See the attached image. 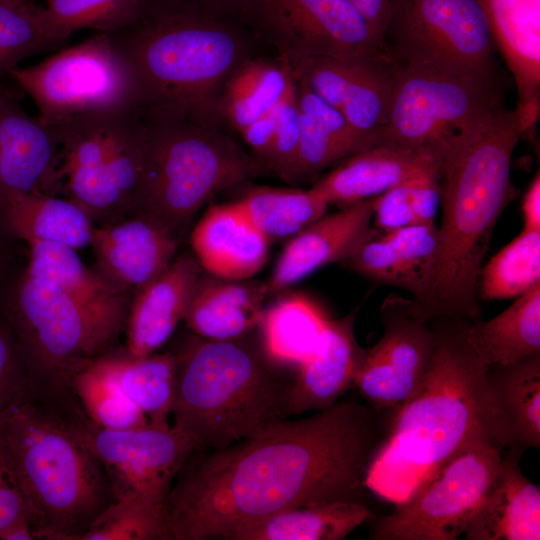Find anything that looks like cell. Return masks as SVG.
<instances>
[{
  "mask_svg": "<svg viewBox=\"0 0 540 540\" xmlns=\"http://www.w3.org/2000/svg\"><path fill=\"white\" fill-rule=\"evenodd\" d=\"M201 269L195 255L182 253L132 295L124 331L128 354L150 355L169 340L184 318Z\"/></svg>",
  "mask_w": 540,
  "mask_h": 540,
  "instance_id": "23",
  "label": "cell"
},
{
  "mask_svg": "<svg viewBox=\"0 0 540 540\" xmlns=\"http://www.w3.org/2000/svg\"><path fill=\"white\" fill-rule=\"evenodd\" d=\"M355 315L356 310L329 319L314 354L298 365L288 394V416L324 410L353 386L366 354L355 339Z\"/></svg>",
  "mask_w": 540,
  "mask_h": 540,
  "instance_id": "25",
  "label": "cell"
},
{
  "mask_svg": "<svg viewBox=\"0 0 540 540\" xmlns=\"http://www.w3.org/2000/svg\"><path fill=\"white\" fill-rule=\"evenodd\" d=\"M8 414L0 416V531L19 519L30 520L6 454L4 428Z\"/></svg>",
  "mask_w": 540,
  "mask_h": 540,
  "instance_id": "48",
  "label": "cell"
},
{
  "mask_svg": "<svg viewBox=\"0 0 540 540\" xmlns=\"http://www.w3.org/2000/svg\"><path fill=\"white\" fill-rule=\"evenodd\" d=\"M299 136L300 113L294 84L280 104L276 131L265 161L266 168L289 183L294 182Z\"/></svg>",
  "mask_w": 540,
  "mask_h": 540,
  "instance_id": "45",
  "label": "cell"
},
{
  "mask_svg": "<svg viewBox=\"0 0 540 540\" xmlns=\"http://www.w3.org/2000/svg\"><path fill=\"white\" fill-rule=\"evenodd\" d=\"M269 242L293 237L323 216L326 201L312 188L256 187L236 201Z\"/></svg>",
  "mask_w": 540,
  "mask_h": 540,
  "instance_id": "37",
  "label": "cell"
},
{
  "mask_svg": "<svg viewBox=\"0 0 540 540\" xmlns=\"http://www.w3.org/2000/svg\"><path fill=\"white\" fill-rule=\"evenodd\" d=\"M373 512L361 502L332 501L288 509L235 530L228 540H342Z\"/></svg>",
  "mask_w": 540,
  "mask_h": 540,
  "instance_id": "32",
  "label": "cell"
},
{
  "mask_svg": "<svg viewBox=\"0 0 540 540\" xmlns=\"http://www.w3.org/2000/svg\"><path fill=\"white\" fill-rule=\"evenodd\" d=\"M328 320L308 298L284 297L263 314V348L278 364L300 365L316 351Z\"/></svg>",
  "mask_w": 540,
  "mask_h": 540,
  "instance_id": "36",
  "label": "cell"
},
{
  "mask_svg": "<svg viewBox=\"0 0 540 540\" xmlns=\"http://www.w3.org/2000/svg\"><path fill=\"white\" fill-rule=\"evenodd\" d=\"M372 27L382 35L388 21L392 0H347Z\"/></svg>",
  "mask_w": 540,
  "mask_h": 540,
  "instance_id": "50",
  "label": "cell"
},
{
  "mask_svg": "<svg viewBox=\"0 0 540 540\" xmlns=\"http://www.w3.org/2000/svg\"><path fill=\"white\" fill-rule=\"evenodd\" d=\"M171 414L199 450H219L288 417L292 382L246 336L213 340L196 334L175 352Z\"/></svg>",
  "mask_w": 540,
  "mask_h": 540,
  "instance_id": "5",
  "label": "cell"
},
{
  "mask_svg": "<svg viewBox=\"0 0 540 540\" xmlns=\"http://www.w3.org/2000/svg\"><path fill=\"white\" fill-rule=\"evenodd\" d=\"M281 102L239 132L264 166L276 131Z\"/></svg>",
  "mask_w": 540,
  "mask_h": 540,
  "instance_id": "49",
  "label": "cell"
},
{
  "mask_svg": "<svg viewBox=\"0 0 540 540\" xmlns=\"http://www.w3.org/2000/svg\"><path fill=\"white\" fill-rule=\"evenodd\" d=\"M13 274L11 254L5 243H0V294Z\"/></svg>",
  "mask_w": 540,
  "mask_h": 540,
  "instance_id": "54",
  "label": "cell"
},
{
  "mask_svg": "<svg viewBox=\"0 0 540 540\" xmlns=\"http://www.w3.org/2000/svg\"><path fill=\"white\" fill-rule=\"evenodd\" d=\"M41 11L31 1H0V74L54 45L46 33Z\"/></svg>",
  "mask_w": 540,
  "mask_h": 540,
  "instance_id": "42",
  "label": "cell"
},
{
  "mask_svg": "<svg viewBox=\"0 0 540 540\" xmlns=\"http://www.w3.org/2000/svg\"><path fill=\"white\" fill-rule=\"evenodd\" d=\"M373 198L324 214L288 242L266 284L277 292L302 280L320 267L344 261L376 229L371 228Z\"/></svg>",
  "mask_w": 540,
  "mask_h": 540,
  "instance_id": "20",
  "label": "cell"
},
{
  "mask_svg": "<svg viewBox=\"0 0 540 540\" xmlns=\"http://www.w3.org/2000/svg\"><path fill=\"white\" fill-rule=\"evenodd\" d=\"M413 179L374 197L372 219L378 231L419 224L414 208Z\"/></svg>",
  "mask_w": 540,
  "mask_h": 540,
  "instance_id": "47",
  "label": "cell"
},
{
  "mask_svg": "<svg viewBox=\"0 0 540 540\" xmlns=\"http://www.w3.org/2000/svg\"><path fill=\"white\" fill-rule=\"evenodd\" d=\"M488 380L501 412L509 452L521 457L540 447V355L506 366H488Z\"/></svg>",
  "mask_w": 540,
  "mask_h": 540,
  "instance_id": "33",
  "label": "cell"
},
{
  "mask_svg": "<svg viewBox=\"0 0 540 540\" xmlns=\"http://www.w3.org/2000/svg\"><path fill=\"white\" fill-rule=\"evenodd\" d=\"M487 18L495 48L511 71L517 105L527 132L539 116L540 0H477Z\"/></svg>",
  "mask_w": 540,
  "mask_h": 540,
  "instance_id": "24",
  "label": "cell"
},
{
  "mask_svg": "<svg viewBox=\"0 0 540 540\" xmlns=\"http://www.w3.org/2000/svg\"><path fill=\"white\" fill-rule=\"evenodd\" d=\"M438 245L435 224H416L384 232L376 230L342 263L377 282L408 291L412 300H418L431 284Z\"/></svg>",
  "mask_w": 540,
  "mask_h": 540,
  "instance_id": "22",
  "label": "cell"
},
{
  "mask_svg": "<svg viewBox=\"0 0 540 540\" xmlns=\"http://www.w3.org/2000/svg\"><path fill=\"white\" fill-rule=\"evenodd\" d=\"M68 388L86 416L98 426L124 429L148 424L144 412L118 385L104 355L74 373Z\"/></svg>",
  "mask_w": 540,
  "mask_h": 540,
  "instance_id": "39",
  "label": "cell"
},
{
  "mask_svg": "<svg viewBox=\"0 0 540 540\" xmlns=\"http://www.w3.org/2000/svg\"><path fill=\"white\" fill-rule=\"evenodd\" d=\"M50 127L58 144L62 195L95 226L134 214L146 152L142 113L134 108L93 111Z\"/></svg>",
  "mask_w": 540,
  "mask_h": 540,
  "instance_id": "9",
  "label": "cell"
},
{
  "mask_svg": "<svg viewBox=\"0 0 540 540\" xmlns=\"http://www.w3.org/2000/svg\"><path fill=\"white\" fill-rule=\"evenodd\" d=\"M125 395L141 409L152 425H168L172 411L175 359L172 352L137 357L124 347L104 354Z\"/></svg>",
  "mask_w": 540,
  "mask_h": 540,
  "instance_id": "35",
  "label": "cell"
},
{
  "mask_svg": "<svg viewBox=\"0 0 540 540\" xmlns=\"http://www.w3.org/2000/svg\"><path fill=\"white\" fill-rule=\"evenodd\" d=\"M239 19L287 63L387 53L382 35L347 0H248Z\"/></svg>",
  "mask_w": 540,
  "mask_h": 540,
  "instance_id": "14",
  "label": "cell"
},
{
  "mask_svg": "<svg viewBox=\"0 0 540 540\" xmlns=\"http://www.w3.org/2000/svg\"><path fill=\"white\" fill-rule=\"evenodd\" d=\"M94 226L68 198L20 191L0 197V243L48 241L77 250L90 245Z\"/></svg>",
  "mask_w": 540,
  "mask_h": 540,
  "instance_id": "28",
  "label": "cell"
},
{
  "mask_svg": "<svg viewBox=\"0 0 540 540\" xmlns=\"http://www.w3.org/2000/svg\"><path fill=\"white\" fill-rule=\"evenodd\" d=\"M508 452L502 469L463 535L466 540H539L540 488Z\"/></svg>",
  "mask_w": 540,
  "mask_h": 540,
  "instance_id": "27",
  "label": "cell"
},
{
  "mask_svg": "<svg viewBox=\"0 0 540 540\" xmlns=\"http://www.w3.org/2000/svg\"><path fill=\"white\" fill-rule=\"evenodd\" d=\"M498 104L496 82L397 62L387 121L377 143L442 151L449 136Z\"/></svg>",
  "mask_w": 540,
  "mask_h": 540,
  "instance_id": "12",
  "label": "cell"
},
{
  "mask_svg": "<svg viewBox=\"0 0 540 540\" xmlns=\"http://www.w3.org/2000/svg\"><path fill=\"white\" fill-rule=\"evenodd\" d=\"M300 113V136L294 182L312 178L347 155L339 143L312 117Z\"/></svg>",
  "mask_w": 540,
  "mask_h": 540,
  "instance_id": "44",
  "label": "cell"
},
{
  "mask_svg": "<svg viewBox=\"0 0 540 540\" xmlns=\"http://www.w3.org/2000/svg\"><path fill=\"white\" fill-rule=\"evenodd\" d=\"M295 85L299 110L327 131L343 148L347 157L364 149L354 130L337 109L302 83L295 80Z\"/></svg>",
  "mask_w": 540,
  "mask_h": 540,
  "instance_id": "46",
  "label": "cell"
},
{
  "mask_svg": "<svg viewBox=\"0 0 540 540\" xmlns=\"http://www.w3.org/2000/svg\"><path fill=\"white\" fill-rule=\"evenodd\" d=\"M42 20L55 45L81 29L116 33L134 25L147 0H45Z\"/></svg>",
  "mask_w": 540,
  "mask_h": 540,
  "instance_id": "38",
  "label": "cell"
},
{
  "mask_svg": "<svg viewBox=\"0 0 540 540\" xmlns=\"http://www.w3.org/2000/svg\"><path fill=\"white\" fill-rule=\"evenodd\" d=\"M501 449L480 447L445 464L390 514L376 522L374 540H456L497 479Z\"/></svg>",
  "mask_w": 540,
  "mask_h": 540,
  "instance_id": "15",
  "label": "cell"
},
{
  "mask_svg": "<svg viewBox=\"0 0 540 540\" xmlns=\"http://www.w3.org/2000/svg\"><path fill=\"white\" fill-rule=\"evenodd\" d=\"M38 395L69 390L71 376L118 347L126 316L95 311L49 281L15 273L0 294Z\"/></svg>",
  "mask_w": 540,
  "mask_h": 540,
  "instance_id": "8",
  "label": "cell"
},
{
  "mask_svg": "<svg viewBox=\"0 0 540 540\" xmlns=\"http://www.w3.org/2000/svg\"><path fill=\"white\" fill-rule=\"evenodd\" d=\"M142 115L146 152L135 213L154 219L180 240L212 195L266 168L218 127L168 115Z\"/></svg>",
  "mask_w": 540,
  "mask_h": 540,
  "instance_id": "7",
  "label": "cell"
},
{
  "mask_svg": "<svg viewBox=\"0 0 540 540\" xmlns=\"http://www.w3.org/2000/svg\"><path fill=\"white\" fill-rule=\"evenodd\" d=\"M540 283V230L524 228L480 270L478 296L517 298Z\"/></svg>",
  "mask_w": 540,
  "mask_h": 540,
  "instance_id": "40",
  "label": "cell"
},
{
  "mask_svg": "<svg viewBox=\"0 0 540 540\" xmlns=\"http://www.w3.org/2000/svg\"><path fill=\"white\" fill-rule=\"evenodd\" d=\"M198 7L218 17L239 19L248 0H173Z\"/></svg>",
  "mask_w": 540,
  "mask_h": 540,
  "instance_id": "51",
  "label": "cell"
},
{
  "mask_svg": "<svg viewBox=\"0 0 540 540\" xmlns=\"http://www.w3.org/2000/svg\"><path fill=\"white\" fill-rule=\"evenodd\" d=\"M35 396L15 335L0 313V416Z\"/></svg>",
  "mask_w": 540,
  "mask_h": 540,
  "instance_id": "43",
  "label": "cell"
},
{
  "mask_svg": "<svg viewBox=\"0 0 540 540\" xmlns=\"http://www.w3.org/2000/svg\"><path fill=\"white\" fill-rule=\"evenodd\" d=\"M4 442L36 539L81 540L115 502L102 465L52 400L35 396L13 408Z\"/></svg>",
  "mask_w": 540,
  "mask_h": 540,
  "instance_id": "6",
  "label": "cell"
},
{
  "mask_svg": "<svg viewBox=\"0 0 540 540\" xmlns=\"http://www.w3.org/2000/svg\"><path fill=\"white\" fill-rule=\"evenodd\" d=\"M81 540H172L166 503L140 496L117 498Z\"/></svg>",
  "mask_w": 540,
  "mask_h": 540,
  "instance_id": "41",
  "label": "cell"
},
{
  "mask_svg": "<svg viewBox=\"0 0 540 540\" xmlns=\"http://www.w3.org/2000/svg\"><path fill=\"white\" fill-rule=\"evenodd\" d=\"M202 269L214 277L242 281L266 264L270 242L237 202L211 206L190 235Z\"/></svg>",
  "mask_w": 540,
  "mask_h": 540,
  "instance_id": "26",
  "label": "cell"
},
{
  "mask_svg": "<svg viewBox=\"0 0 540 540\" xmlns=\"http://www.w3.org/2000/svg\"><path fill=\"white\" fill-rule=\"evenodd\" d=\"M29 262L25 270L44 279L86 307L98 312L126 316L132 294L123 292L90 270L76 249L62 243H29Z\"/></svg>",
  "mask_w": 540,
  "mask_h": 540,
  "instance_id": "31",
  "label": "cell"
},
{
  "mask_svg": "<svg viewBox=\"0 0 540 540\" xmlns=\"http://www.w3.org/2000/svg\"><path fill=\"white\" fill-rule=\"evenodd\" d=\"M294 84L287 62L249 57L224 85L219 102L221 118L240 132L275 108Z\"/></svg>",
  "mask_w": 540,
  "mask_h": 540,
  "instance_id": "34",
  "label": "cell"
},
{
  "mask_svg": "<svg viewBox=\"0 0 540 540\" xmlns=\"http://www.w3.org/2000/svg\"><path fill=\"white\" fill-rule=\"evenodd\" d=\"M442 151L414 150L380 142L342 159L311 188L328 205L344 208L410 179L441 174Z\"/></svg>",
  "mask_w": 540,
  "mask_h": 540,
  "instance_id": "19",
  "label": "cell"
},
{
  "mask_svg": "<svg viewBox=\"0 0 540 540\" xmlns=\"http://www.w3.org/2000/svg\"><path fill=\"white\" fill-rule=\"evenodd\" d=\"M383 42L399 63L496 82V48L477 0H392Z\"/></svg>",
  "mask_w": 540,
  "mask_h": 540,
  "instance_id": "10",
  "label": "cell"
},
{
  "mask_svg": "<svg viewBox=\"0 0 540 540\" xmlns=\"http://www.w3.org/2000/svg\"><path fill=\"white\" fill-rule=\"evenodd\" d=\"M381 316L384 333L366 350L353 384L374 411L395 409L417 391L435 347L432 325L409 311L407 299L389 296Z\"/></svg>",
  "mask_w": 540,
  "mask_h": 540,
  "instance_id": "16",
  "label": "cell"
},
{
  "mask_svg": "<svg viewBox=\"0 0 540 540\" xmlns=\"http://www.w3.org/2000/svg\"><path fill=\"white\" fill-rule=\"evenodd\" d=\"M292 75L347 120L364 149L384 127L397 61L388 53L362 59L308 57L288 63Z\"/></svg>",
  "mask_w": 540,
  "mask_h": 540,
  "instance_id": "17",
  "label": "cell"
},
{
  "mask_svg": "<svg viewBox=\"0 0 540 540\" xmlns=\"http://www.w3.org/2000/svg\"><path fill=\"white\" fill-rule=\"evenodd\" d=\"M435 347L421 385L391 411L370 462L366 487L398 504L456 456L480 447L508 448L488 380V366L467 340L470 320H433Z\"/></svg>",
  "mask_w": 540,
  "mask_h": 540,
  "instance_id": "2",
  "label": "cell"
},
{
  "mask_svg": "<svg viewBox=\"0 0 540 540\" xmlns=\"http://www.w3.org/2000/svg\"><path fill=\"white\" fill-rule=\"evenodd\" d=\"M33 539H36V536L28 518L19 519L0 531V540Z\"/></svg>",
  "mask_w": 540,
  "mask_h": 540,
  "instance_id": "53",
  "label": "cell"
},
{
  "mask_svg": "<svg viewBox=\"0 0 540 540\" xmlns=\"http://www.w3.org/2000/svg\"><path fill=\"white\" fill-rule=\"evenodd\" d=\"M0 1H6V2H11V3H26V2H30L31 0H0Z\"/></svg>",
  "mask_w": 540,
  "mask_h": 540,
  "instance_id": "55",
  "label": "cell"
},
{
  "mask_svg": "<svg viewBox=\"0 0 540 540\" xmlns=\"http://www.w3.org/2000/svg\"><path fill=\"white\" fill-rule=\"evenodd\" d=\"M467 340L487 366H506L540 355V283L496 317L470 321Z\"/></svg>",
  "mask_w": 540,
  "mask_h": 540,
  "instance_id": "30",
  "label": "cell"
},
{
  "mask_svg": "<svg viewBox=\"0 0 540 540\" xmlns=\"http://www.w3.org/2000/svg\"><path fill=\"white\" fill-rule=\"evenodd\" d=\"M58 160L52 128L0 89V197L16 191L62 195Z\"/></svg>",
  "mask_w": 540,
  "mask_h": 540,
  "instance_id": "21",
  "label": "cell"
},
{
  "mask_svg": "<svg viewBox=\"0 0 540 540\" xmlns=\"http://www.w3.org/2000/svg\"><path fill=\"white\" fill-rule=\"evenodd\" d=\"M266 285L200 276L183 320L196 335L229 340L249 334L264 314Z\"/></svg>",
  "mask_w": 540,
  "mask_h": 540,
  "instance_id": "29",
  "label": "cell"
},
{
  "mask_svg": "<svg viewBox=\"0 0 540 540\" xmlns=\"http://www.w3.org/2000/svg\"><path fill=\"white\" fill-rule=\"evenodd\" d=\"M526 133L517 108L498 104L448 137L441 155L442 221L431 284L409 311L431 322L481 318L478 279L496 222L514 199L511 159Z\"/></svg>",
  "mask_w": 540,
  "mask_h": 540,
  "instance_id": "3",
  "label": "cell"
},
{
  "mask_svg": "<svg viewBox=\"0 0 540 540\" xmlns=\"http://www.w3.org/2000/svg\"><path fill=\"white\" fill-rule=\"evenodd\" d=\"M382 432L376 411L338 401L281 420L219 450H198L168 493L172 540L227 539L273 514L317 503L362 502Z\"/></svg>",
  "mask_w": 540,
  "mask_h": 540,
  "instance_id": "1",
  "label": "cell"
},
{
  "mask_svg": "<svg viewBox=\"0 0 540 540\" xmlns=\"http://www.w3.org/2000/svg\"><path fill=\"white\" fill-rule=\"evenodd\" d=\"M53 402L102 465L116 499L140 496L166 503L178 473L199 450L197 443L175 425L104 428L86 416L72 393Z\"/></svg>",
  "mask_w": 540,
  "mask_h": 540,
  "instance_id": "13",
  "label": "cell"
},
{
  "mask_svg": "<svg viewBox=\"0 0 540 540\" xmlns=\"http://www.w3.org/2000/svg\"><path fill=\"white\" fill-rule=\"evenodd\" d=\"M181 240L143 214L94 226L90 246L96 272L123 292L134 294L164 271Z\"/></svg>",
  "mask_w": 540,
  "mask_h": 540,
  "instance_id": "18",
  "label": "cell"
},
{
  "mask_svg": "<svg viewBox=\"0 0 540 540\" xmlns=\"http://www.w3.org/2000/svg\"><path fill=\"white\" fill-rule=\"evenodd\" d=\"M7 73L31 97L46 126L93 111L136 109L130 72L108 33Z\"/></svg>",
  "mask_w": 540,
  "mask_h": 540,
  "instance_id": "11",
  "label": "cell"
},
{
  "mask_svg": "<svg viewBox=\"0 0 540 540\" xmlns=\"http://www.w3.org/2000/svg\"><path fill=\"white\" fill-rule=\"evenodd\" d=\"M230 20L173 0H147L134 25L110 34L130 72L135 108L220 128L224 85L250 57Z\"/></svg>",
  "mask_w": 540,
  "mask_h": 540,
  "instance_id": "4",
  "label": "cell"
},
{
  "mask_svg": "<svg viewBox=\"0 0 540 540\" xmlns=\"http://www.w3.org/2000/svg\"><path fill=\"white\" fill-rule=\"evenodd\" d=\"M524 228L540 230V175L537 173L523 200Z\"/></svg>",
  "mask_w": 540,
  "mask_h": 540,
  "instance_id": "52",
  "label": "cell"
}]
</instances>
